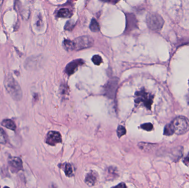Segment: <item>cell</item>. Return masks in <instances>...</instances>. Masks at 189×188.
<instances>
[{
  "label": "cell",
  "instance_id": "6da1fadb",
  "mask_svg": "<svg viewBox=\"0 0 189 188\" xmlns=\"http://www.w3.org/2000/svg\"><path fill=\"white\" fill-rule=\"evenodd\" d=\"M4 85L9 95L11 96L12 98L14 100L18 101L22 99V90L18 82L11 75H8L5 77Z\"/></svg>",
  "mask_w": 189,
  "mask_h": 188
},
{
  "label": "cell",
  "instance_id": "7a4b0ae2",
  "mask_svg": "<svg viewBox=\"0 0 189 188\" xmlns=\"http://www.w3.org/2000/svg\"><path fill=\"white\" fill-rule=\"evenodd\" d=\"M174 134L183 135L189 130V120L184 116H178L170 123Z\"/></svg>",
  "mask_w": 189,
  "mask_h": 188
},
{
  "label": "cell",
  "instance_id": "3957f363",
  "mask_svg": "<svg viewBox=\"0 0 189 188\" xmlns=\"http://www.w3.org/2000/svg\"><path fill=\"white\" fill-rule=\"evenodd\" d=\"M148 28L152 31H159L163 27L164 20L161 15L156 13H149L146 17Z\"/></svg>",
  "mask_w": 189,
  "mask_h": 188
},
{
  "label": "cell",
  "instance_id": "277c9868",
  "mask_svg": "<svg viewBox=\"0 0 189 188\" xmlns=\"http://www.w3.org/2000/svg\"><path fill=\"white\" fill-rule=\"evenodd\" d=\"M74 50H80L93 46L94 40L92 37L82 36L78 37L73 40Z\"/></svg>",
  "mask_w": 189,
  "mask_h": 188
},
{
  "label": "cell",
  "instance_id": "5b68a950",
  "mask_svg": "<svg viewBox=\"0 0 189 188\" xmlns=\"http://www.w3.org/2000/svg\"><path fill=\"white\" fill-rule=\"evenodd\" d=\"M153 96L144 90H142L136 93L135 102L136 103H142L148 109H150L153 103Z\"/></svg>",
  "mask_w": 189,
  "mask_h": 188
},
{
  "label": "cell",
  "instance_id": "8992f818",
  "mask_svg": "<svg viewBox=\"0 0 189 188\" xmlns=\"http://www.w3.org/2000/svg\"><path fill=\"white\" fill-rule=\"evenodd\" d=\"M119 81V79L117 77H113L107 82L106 86H105V93L106 96L109 98L113 99L115 97Z\"/></svg>",
  "mask_w": 189,
  "mask_h": 188
},
{
  "label": "cell",
  "instance_id": "52a82bcc",
  "mask_svg": "<svg viewBox=\"0 0 189 188\" xmlns=\"http://www.w3.org/2000/svg\"><path fill=\"white\" fill-rule=\"evenodd\" d=\"M62 141V136L59 132L55 131H51L48 132L47 135L45 142L49 145L54 146L57 143H60Z\"/></svg>",
  "mask_w": 189,
  "mask_h": 188
},
{
  "label": "cell",
  "instance_id": "ba28073f",
  "mask_svg": "<svg viewBox=\"0 0 189 188\" xmlns=\"http://www.w3.org/2000/svg\"><path fill=\"white\" fill-rule=\"evenodd\" d=\"M84 63V62L81 59L75 60L73 61L70 62L66 66L65 72L67 73L69 76L71 75L76 71L77 68H79L80 66L82 65Z\"/></svg>",
  "mask_w": 189,
  "mask_h": 188
},
{
  "label": "cell",
  "instance_id": "9c48e42d",
  "mask_svg": "<svg viewBox=\"0 0 189 188\" xmlns=\"http://www.w3.org/2000/svg\"><path fill=\"white\" fill-rule=\"evenodd\" d=\"M126 16V28L125 31H130L137 28V20L135 15L133 13H127Z\"/></svg>",
  "mask_w": 189,
  "mask_h": 188
},
{
  "label": "cell",
  "instance_id": "30bf717a",
  "mask_svg": "<svg viewBox=\"0 0 189 188\" xmlns=\"http://www.w3.org/2000/svg\"><path fill=\"white\" fill-rule=\"evenodd\" d=\"M98 175L96 171H91L85 177V182L90 186H93L97 180Z\"/></svg>",
  "mask_w": 189,
  "mask_h": 188
},
{
  "label": "cell",
  "instance_id": "8fae6325",
  "mask_svg": "<svg viewBox=\"0 0 189 188\" xmlns=\"http://www.w3.org/2000/svg\"><path fill=\"white\" fill-rule=\"evenodd\" d=\"M9 163L13 168L16 171H19L22 167V162L19 157H12L9 158Z\"/></svg>",
  "mask_w": 189,
  "mask_h": 188
},
{
  "label": "cell",
  "instance_id": "7c38bea8",
  "mask_svg": "<svg viewBox=\"0 0 189 188\" xmlns=\"http://www.w3.org/2000/svg\"><path fill=\"white\" fill-rule=\"evenodd\" d=\"M1 124L3 127H5L11 130L14 131L16 129V124L13 121L10 120V119L4 120L2 121Z\"/></svg>",
  "mask_w": 189,
  "mask_h": 188
},
{
  "label": "cell",
  "instance_id": "4fadbf2b",
  "mask_svg": "<svg viewBox=\"0 0 189 188\" xmlns=\"http://www.w3.org/2000/svg\"><path fill=\"white\" fill-rule=\"evenodd\" d=\"M57 16L59 18H69L72 16V13L69 9H62L58 12Z\"/></svg>",
  "mask_w": 189,
  "mask_h": 188
},
{
  "label": "cell",
  "instance_id": "5bb4252c",
  "mask_svg": "<svg viewBox=\"0 0 189 188\" xmlns=\"http://www.w3.org/2000/svg\"><path fill=\"white\" fill-rule=\"evenodd\" d=\"M90 29L91 31L93 32H97L100 29L99 23L97 22V21L94 18L91 20L90 25Z\"/></svg>",
  "mask_w": 189,
  "mask_h": 188
},
{
  "label": "cell",
  "instance_id": "9a60e30c",
  "mask_svg": "<svg viewBox=\"0 0 189 188\" xmlns=\"http://www.w3.org/2000/svg\"><path fill=\"white\" fill-rule=\"evenodd\" d=\"M63 47L67 51L74 50L73 42L72 40L65 39L63 42Z\"/></svg>",
  "mask_w": 189,
  "mask_h": 188
},
{
  "label": "cell",
  "instance_id": "2e32d148",
  "mask_svg": "<svg viewBox=\"0 0 189 188\" xmlns=\"http://www.w3.org/2000/svg\"><path fill=\"white\" fill-rule=\"evenodd\" d=\"M64 171L65 174L68 177H71L73 175V167L69 163H67L65 166Z\"/></svg>",
  "mask_w": 189,
  "mask_h": 188
},
{
  "label": "cell",
  "instance_id": "e0dca14e",
  "mask_svg": "<svg viewBox=\"0 0 189 188\" xmlns=\"http://www.w3.org/2000/svg\"><path fill=\"white\" fill-rule=\"evenodd\" d=\"M164 134L167 136H170L174 134V132L172 131V127H171L170 123H169L166 125L164 129Z\"/></svg>",
  "mask_w": 189,
  "mask_h": 188
},
{
  "label": "cell",
  "instance_id": "ac0fdd59",
  "mask_svg": "<svg viewBox=\"0 0 189 188\" xmlns=\"http://www.w3.org/2000/svg\"><path fill=\"white\" fill-rule=\"evenodd\" d=\"M92 61L95 65H100L102 62V59L100 55H94L93 57Z\"/></svg>",
  "mask_w": 189,
  "mask_h": 188
},
{
  "label": "cell",
  "instance_id": "d6986e66",
  "mask_svg": "<svg viewBox=\"0 0 189 188\" xmlns=\"http://www.w3.org/2000/svg\"><path fill=\"white\" fill-rule=\"evenodd\" d=\"M117 135H118L119 138H121L122 136H123L126 134V130L124 127L119 125L117 128Z\"/></svg>",
  "mask_w": 189,
  "mask_h": 188
},
{
  "label": "cell",
  "instance_id": "ffe728a7",
  "mask_svg": "<svg viewBox=\"0 0 189 188\" xmlns=\"http://www.w3.org/2000/svg\"><path fill=\"white\" fill-rule=\"evenodd\" d=\"M7 137L6 133L3 131V130L0 128V143L4 144L6 142Z\"/></svg>",
  "mask_w": 189,
  "mask_h": 188
},
{
  "label": "cell",
  "instance_id": "44dd1931",
  "mask_svg": "<svg viewBox=\"0 0 189 188\" xmlns=\"http://www.w3.org/2000/svg\"><path fill=\"white\" fill-rule=\"evenodd\" d=\"M108 174H111L108 177H111V178L112 177V178L113 177H117V175H118V174L117 173L116 169L114 168L113 167H110L108 168Z\"/></svg>",
  "mask_w": 189,
  "mask_h": 188
},
{
  "label": "cell",
  "instance_id": "7402d4cb",
  "mask_svg": "<svg viewBox=\"0 0 189 188\" xmlns=\"http://www.w3.org/2000/svg\"><path fill=\"white\" fill-rule=\"evenodd\" d=\"M141 128L148 131H150L153 129V126L151 123H145L142 125Z\"/></svg>",
  "mask_w": 189,
  "mask_h": 188
},
{
  "label": "cell",
  "instance_id": "603a6c76",
  "mask_svg": "<svg viewBox=\"0 0 189 188\" xmlns=\"http://www.w3.org/2000/svg\"><path fill=\"white\" fill-rule=\"evenodd\" d=\"M74 26H75V23L73 21L71 20L68 21L65 24V29L67 31H71L73 29Z\"/></svg>",
  "mask_w": 189,
  "mask_h": 188
},
{
  "label": "cell",
  "instance_id": "cb8c5ba5",
  "mask_svg": "<svg viewBox=\"0 0 189 188\" xmlns=\"http://www.w3.org/2000/svg\"><path fill=\"white\" fill-rule=\"evenodd\" d=\"M102 2H106V3H113V4H115L117 3L119 0H100Z\"/></svg>",
  "mask_w": 189,
  "mask_h": 188
},
{
  "label": "cell",
  "instance_id": "d4e9b609",
  "mask_svg": "<svg viewBox=\"0 0 189 188\" xmlns=\"http://www.w3.org/2000/svg\"><path fill=\"white\" fill-rule=\"evenodd\" d=\"M115 187L116 188H126V185H125L123 182H122V183L119 184V185L115 186Z\"/></svg>",
  "mask_w": 189,
  "mask_h": 188
},
{
  "label": "cell",
  "instance_id": "484cf974",
  "mask_svg": "<svg viewBox=\"0 0 189 188\" xmlns=\"http://www.w3.org/2000/svg\"><path fill=\"white\" fill-rule=\"evenodd\" d=\"M183 162L186 165H188L189 164V157H187L185 158V160H183Z\"/></svg>",
  "mask_w": 189,
  "mask_h": 188
},
{
  "label": "cell",
  "instance_id": "4316f807",
  "mask_svg": "<svg viewBox=\"0 0 189 188\" xmlns=\"http://www.w3.org/2000/svg\"><path fill=\"white\" fill-rule=\"evenodd\" d=\"M3 0H0V6H1L2 4L3 3Z\"/></svg>",
  "mask_w": 189,
  "mask_h": 188
}]
</instances>
